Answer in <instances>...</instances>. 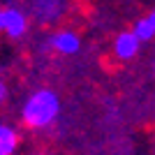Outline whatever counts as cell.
I'll use <instances>...</instances> for the list:
<instances>
[{"mask_svg": "<svg viewBox=\"0 0 155 155\" xmlns=\"http://www.w3.org/2000/svg\"><path fill=\"white\" fill-rule=\"evenodd\" d=\"M35 14L42 21H56L63 14V0H35Z\"/></svg>", "mask_w": 155, "mask_h": 155, "instance_id": "obj_5", "label": "cell"}, {"mask_svg": "<svg viewBox=\"0 0 155 155\" xmlns=\"http://www.w3.org/2000/svg\"><path fill=\"white\" fill-rule=\"evenodd\" d=\"M132 32H134V35L141 39V42H148V39H153V37H155V26L150 23L148 16H146V19H139V21L134 23Z\"/></svg>", "mask_w": 155, "mask_h": 155, "instance_id": "obj_7", "label": "cell"}, {"mask_svg": "<svg viewBox=\"0 0 155 155\" xmlns=\"http://www.w3.org/2000/svg\"><path fill=\"white\" fill-rule=\"evenodd\" d=\"M28 30V21L26 16L14 9V7H7V9H0V32H7L9 37H21L23 32Z\"/></svg>", "mask_w": 155, "mask_h": 155, "instance_id": "obj_2", "label": "cell"}, {"mask_svg": "<svg viewBox=\"0 0 155 155\" xmlns=\"http://www.w3.org/2000/svg\"><path fill=\"white\" fill-rule=\"evenodd\" d=\"M58 111H60L58 95L49 88H42V91H35L26 100L21 118L30 130H42V127H49L58 118Z\"/></svg>", "mask_w": 155, "mask_h": 155, "instance_id": "obj_1", "label": "cell"}, {"mask_svg": "<svg viewBox=\"0 0 155 155\" xmlns=\"http://www.w3.org/2000/svg\"><path fill=\"white\" fill-rule=\"evenodd\" d=\"M19 146V134L9 125H0V155H14Z\"/></svg>", "mask_w": 155, "mask_h": 155, "instance_id": "obj_6", "label": "cell"}, {"mask_svg": "<svg viewBox=\"0 0 155 155\" xmlns=\"http://www.w3.org/2000/svg\"><path fill=\"white\" fill-rule=\"evenodd\" d=\"M139 44H141V39L137 37L134 32H120L116 37V42H114V53H116L120 60H130L134 58L137 51H139Z\"/></svg>", "mask_w": 155, "mask_h": 155, "instance_id": "obj_3", "label": "cell"}, {"mask_svg": "<svg viewBox=\"0 0 155 155\" xmlns=\"http://www.w3.org/2000/svg\"><path fill=\"white\" fill-rule=\"evenodd\" d=\"M39 155H51V153H39Z\"/></svg>", "mask_w": 155, "mask_h": 155, "instance_id": "obj_10", "label": "cell"}, {"mask_svg": "<svg viewBox=\"0 0 155 155\" xmlns=\"http://www.w3.org/2000/svg\"><path fill=\"white\" fill-rule=\"evenodd\" d=\"M53 49L58 53H63V56H72V53L79 51V44H81V39H79L77 32L72 30H63V32H56L51 39Z\"/></svg>", "mask_w": 155, "mask_h": 155, "instance_id": "obj_4", "label": "cell"}, {"mask_svg": "<svg viewBox=\"0 0 155 155\" xmlns=\"http://www.w3.org/2000/svg\"><path fill=\"white\" fill-rule=\"evenodd\" d=\"M148 19H150V23H153V26H155V9H153V12L148 14Z\"/></svg>", "mask_w": 155, "mask_h": 155, "instance_id": "obj_9", "label": "cell"}, {"mask_svg": "<svg viewBox=\"0 0 155 155\" xmlns=\"http://www.w3.org/2000/svg\"><path fill=\"white\" fill-rule=\"evenodd\" d=\"M5 100H7V86H5V81L0 79V104L5 102Z\"/></svg>", "mask_w": 155, "mask_h": 155, "instance_id": "obj_8", "label": "cell"}]
</instances>
